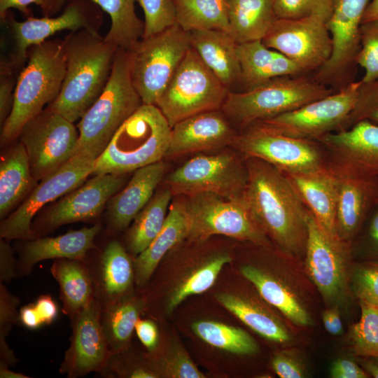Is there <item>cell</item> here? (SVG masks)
I'll use <instances>...</instances> for the list:
<instances>
[{
  "label": "cell",
  "mask_w": 378,
  "mask_h": 378,
  "mask_svg": "<svg viewBox=\"0 0 378 378\" xmlns=\"http://www.w3.org/2000/svg\"><path fill=\"white\" fill-rule=\"evenodd\" d=\"M272 365L281 378H301L305 377V370L301 363L290 354L281 353L274 356Z\"/></svg>",
  "instance_id": "cell-52"
},
{
  "label": "cell",
  "mask_w": 378,
  "mask_h": 378,
  "mask_svg": "<svg viewBox=\"0 0 378 378\" xmlns=\"http://www.w3.org/2000/svg\"><path fill=\"white\" fill-rule=\"evenodd\" d=\"M135 332L148 351L153 352L156 349L159 340L158 330L152 321L139 318L135 326Z\"/></svg>",
  "instance_id": "cell-54"
},
{
  "label": "cell",
  "mask_w": 378,
  "mask_h": 378,
  "mask_svg": "<svg viewBox=\"0 0 378 378\" xmlns=\"http://www.w3.org/2000/svg\"><path fill=\"white\" fill-rule=\"evenodd\" d=\"M247 185L243 195L253 218L286 253L304 255L308 209L287 175L257 158L245 159Z\"/></svg>",
  "instance_id": "cell-1"
},
{
  "label": "cell",
  "mask_w": 378,
  "mask_h": 378,
  "mask_svg": "<svg viewBox=\"0 0 378 378\" xmlns=\"http://www.w3.org/2000/svg\"><path fill=\"white\" fill-rule=\"evenodd\" d=\"M34 304L43 325H50L55 321L58 307L50 295H40Z\"/></svg>",
  "instance_id": "cell-56"
},
{
  "label": "cell",
  "mask_w": 378,
  "mask_h": 378,
  "mask_svg": "<svg viewBox=\"0 0 378 378\" xmlns=\"http://www.w3.org/2000/svg\"><path fill=\"white\" fill-rule=\"evenodd\" d=\"M274 0H228V33L237 44L262 41L278 19Z\"/></svg>",
  "instance_id": "cell-33"
},
{
  "label": "cell",
  "mask_w": 378,
  "mask_h": 378,
  "mask_svg": "<svg viewBox=\"0 0 378 378\" xmlns=\"http://www.w3.org/2000/svg\"><path fill=\"white\" fill-rule=\"evenodd\" d=\"M368 375L363 368L347 358L337 359L330 369V377L333 378H366Z\"/></svg>",
  "instance_id": "cell-55"
},
{
  "label": "cell",
  "mask_w": 378,
  "mask_h": 378,
  "mask_svg": "<svg viewBox=\"0 0 378 378\" xmlns=\"http://www.w3.org/2000/svg\"><path fill=\"white\" fill-rule=\"evenodd\" d=\"M353 286L360 302L378 307V265L357 270L354 275Z\"/></svg>",
  "instance_id": "cell-49"
},
{
  "label": "cell",
  "mask_w": 378,
  "mask_h": 378,
  "mask_svg": "<svg viewBox=\"0 0 378 378\" xmlns=\"http://www.w3.org/2000/svg\"><path fill=\"white\" fill-rule=\"evenodd\" d=\"M232 146L246 158L263 160L284 173H309L328 167L322 145L286 135L261 122L243 129Z\"/></svg>",
  "instance_id": "cell-9"
},
{
  "label": "cell",
  "mask_w": 378,
  "mask_h": 378,
  "mask_svg": "<svg viewBox=\"0 0 378 378\" xmlns=\"http://www.w3.org/2000/svg\"><path fill=\"white\" fill-rule=\"evenodd\" d=\"M241 272L266 302L277 308L295 325L307 326L311 323L305 308L281 281L252 265L242 267Z\"/></svg>",
  "instance_id": "cell-34"
},
{
  "label": "cell",
  "mask_w": 378,
  "mask_h": 378,
  "mask_svg": "<svg viewBox=\"0 0 378 378\" xmlns=\"http://www.w3.org/2000/svg\"><path fill=\"white\" fill-rule=\"evenodd\" d=\"M20 303L19 298L10 293L4 284L0 283V368H9L17 362L6 337L13 327L20 324L18 312Z\"/></svg>",
  "instance_id": "cell-43"
},
{
  "label": "cell",
  "mask_w": 378,
  "mask_h": 378,
  "mask_svg": "<svg viewBox=\"0 0 378 378\" xmlns=\"http://www.w3.org/2000/svg\"><path fill=\"white\" fill-rule=\"evenodd\" d=\"M5 22L9 24L15 42V51L11 60L19 69L24 67L31 46L44 42L59 31L87 29L99 34L103 13L90 0H71L62 13L55 17L29 16L24 21H17L8 14Z\"/></svg>",
  "instance_id": "cell-18"
},
{
  "label": "cell",
  "mask_w": 378,
  "mask_h": 378,
  "mask_svg": "<svg viewBox=\"0 0 378 378\" xmlns=\"http://www.w3.org/2000/svg\"><path fill=\"white\" fill-rule=\"evenodd\" d=\"M85 262L102 307L129 295L135 281L134 265L119 241H109L97 260Z\"/></svg>",
  "instance_id": "cell-24"
},
{
  "label": "cell",
  "mask_w": 378,
  "mask_h": 378,
  "mask_svg": "<svg viewBox=\"0 0 378 378\" xmlns=\"http://www.w3.org/2000/svg\"><path fill=\"white\" fill-rule=\"evenodd\" d=\"M95 158L76 153L63 167L35 186L23 202L0 225V237L8 241L36 238L32 220L46 204L80 186L92 174Z\"/></svg>",
  "instance_id": "cell-13"
},
{
  "label": "cell",
  "mask_w": 378,
  "mask_h": 378,
  "mask_svg": "<svg viewBox=\"0 0 378 378\" xmlns=\"http://www.w3.org/2000/svg\"><path fill=\"white\" fill-rule=\"evenodd\" d=\"M50 272L59 285L62 312L70 320L96 298L85 260L55 259L50 267Z\"/></svg>",
  "instance_id": "cell-31"
},
{
  "label": "cell",
  "mask_w": 378,
  "mask_h": 378,
  "mask_svg": "<svg viewBox=\"0 0 378 378\" xmlns=\"http://www.w3.org/2000/svg\"><path fill=\"white\" fill-rule=\"evenodd\" d=\"M173 195L165 187L157 191L133 220L126 237L130 252L138 255L156 237L165 222Z\"/></svg>",
  "instance_id": "cell-37"
},
{
  "label": "cell",
  "mask_w": 378,
  "mask_h": 378,
  "mask_svg": "<svg viewBox=\"0 0 378 378\" xmlns=\"http://www.w3.org/2000/svg\"><path fill=\"white\" fill-rule=\"evenodd\" d=\"M20 325L29 330H36L43 326L34 303L23 306L19 311Z\"/></svg>",
  "instance_id": "cell-57"
},
{
  "label": "cell",
  "mask_w": 378,
  "mask_h": 378,
  "mask_svg": "<svg viewBox=\"0 0 378 378\" xmlns=\"http://www.w3.org/2000/svg\"><path fill=\"white\" fill-rule=\"evenodd\" d=\"M144 302V300L127 295L102 307L101 324L111 353L127 348Z\"/></svg>",
  "instance_id": "cell-35"
},
{
  "label": "cell",
  "mask_w": 378,
  "mask_h": 378,
  "mask_svg": "<svg viewBox=\"0 0 378 378\" xmlns=\"http://www.w3.org/2000/svg\"><path fill=\"white\" fill-rule=\"evenodd\" d=\"M27 60L18 77L11 112L1 125V144L13 143L24 125L56 99L64 79L62 40L50 39L31 46Z\"/></svg>",
  "instance_id": "cell-3"
},
{
  "label": "cell",
  "mask_w": 378,
  "mask_h": 378,
  "mask_svg": "<svg viewBox=\"0 0 378 378\" xmlns=\"http://www.w3.org/2000/svg\"><path fill=\"white\" fill-rule=\"evenodd\" d=\"M27 153L21 142L13 144L0 162V217L4 219L36 186Z\"/></svg>",
  "instance_id": "cell-32"
},
{
  "label": "cell",
  "mask_w": 378,
  "mask_h": 378,
  "mask_svg": "<svg viewBox=\"0 0 378 378\" xmlns=\"http://www.w3.org/2000/svg\"><path fill=\"white\" fill-rule=\"evenodd\" d=\"M188 234L189 220L183 196L171 204L160 232L134 260L135 283L139 288L148 282L162 258Z\"/></svg>",
  "instance_id": "cell-27"
},
{
  "label": "cell",
  "mask_w": 378,
  "mask_h": 378,
  "mask_svg": "<svg viewBox=\"0 0 378 378\" xmlns=\"http://www.w3.org/2000/svg\"><path fill=\"white\" fill-rule=\"evenodd\" d=\"M141 104L132 82L130 51L118 48L104 90L76 125L79 138L76 153L97 159Z\"/></svg>",
  "instance_id": "cell-5"
},
{
  "label": "cell",
  "mask_w": 378,
  "mask_h": 378,
  "mask_svg": "<svg viewBox=\"0 0 378 378\" xmlns=\"http://www.w3.org/2000/svg\"><path fill=\"white\" fill-rule=\"evenodd\" d=\"M155 370L174 378H204L192 360L186 353L177 351L167 358L158 361L151 360Z\"/></svg>",
  "instance_id": "cell-48"
},
{
  "label": "cell",
  "mask_w": 378,
  "mask_h": 378,
  "mask_svg": "<svg viewBox=\"0 0 378 378\" xmlns=\"http://www.w3.org/2000/svg\"><path fill=\"white\" fill-rule=\"evenodd\" d=\"M144 13L143 37L158 33L176 23L173 0H139Z\"/></svg>",
  "instance_id": "cell-46"
},
{
  "label": "cell",
  "mask_w": 378,
  "mask_h": 378,
  "mask_svg": "<svg viewBox=\"0 0 378 378\" xmlns=\"http://www.w3.org/2000/svg\"><path fill=\"white\" fill-rule=\"evenodd\" d=\"M241 80L247 89L273 78L301 75L303 72L281 52L267 47L262 41L237 44Z\"/></svg>",
  "instance_id": "cell-30"
},
{
  "label": "cell",
  "mask_w": 378,
  "mask_h": 378,
  "mask_svg": "<svg viewBox=\"0 0 378 378\" xmlns=\"http://www.w3.org/2000/svg\"><path fill=\"white\" fill-rule=\"evenodd\" d=\"M190 48L189 32L175 23L130 51L132 82L144 104L155 106Z\"/></svg>",
  "instance_id": "cell-8"
},
{
  "label": "cell",
  "mask_w": 378,
  "mask_h": 378,
  "mask_svg": "<svg viewBox=\"0 0 378 378\" xmlns=\"http://www.w3.org/2000/svg\"><path fill=\"white\" fill-rule=\"evenodd\" d=\"M368 241L371 253L378 258V206L370 221L368 230Z\"/></svg>",
  "instance_id": "cell-59"
},
{
  "label": "cell",
  "mask_w": 378,
  "mask_h": 378,
  "mask_svg": "<svg viewBox=\"0 0 378 378\" xmlns=\"http://www.w3.org/2000/svg\"><path fill=\"white\" fill-rule=\"evenodd\" d=\"M322 319L326 330L332 335H339L342 331V323L340 314L337 307H332L324 311Z\"/></svg>",
  "instance_id": "cell-58"
},
{
  "label": "cell",
  "mask_w": 378,
  "mask_h": 378,
  "mask_svg": "<svg viewBox=\"0 0 378 378\" xmlns=\"http://www.w3.org/2000/svg\"><path fill=\"white\" fill-rule=\"evenodd\" d=\"M355 63L365 69L363 83L378 79V20L360 24V49Z\"/></svg>",
  "instance_id": "cell-44"
},
{
  "label": "cell",
  "mask_w": 378,
  "mask_h": 378,
  "mask_svg": "<svg viewBox=\"0 0 378 378\" xmlns=\"http://www.w3.org/2000/svg\"><path fill=\"white\" fill-rule=\"evenodd\" d=\"M231 260L230 255L227 253L217 255L192 272L170 295L167 304V312L173 311L188 297L200 294L209 289L216 281L224 265Z\"/></svg>",
  "instance_id": "cell-41"
},
{
  "label": "cell",
  "mask_w": 378,
  "mask_h": 378,
  "mask_svg": "<svg viewBox=\"0 0 378 378\" xmlns=\"http://www.w3.org/2000/svg\"><path fill=\"white\" fill-rule=\"evenodd\" d=\"M305 265L307 273L323 298H342L348 286L350 242L324 227L308 210Z\"/></svg>",
  "instance_id": "cell-15"
},
{
  "label": "cell",
  "mask_w": 378,
  "mask_h": 378,
  "mask_svg": "<svg viewBox=\"0 0 378 378\" xmlns=\"http://www.w3.org/2000/svg\"><path fill=\"white\" fill-rule=\"evenodd\" d=\"M19 276L18 261L14 258V252L8 240H0V283L10 282Z\"/></svg>",
  "instance_id": "cell-53"
},
{
  "label": "cell",
  "mask_w": 378,
  "mask_h": 378,
  "mask_svg": "<svg viewBox=\"0 0 378 378\" xmlns=\"http://www.w3.org/2000/svg\"><path fill=\"white\" fill-rule=\"evenodd\" d=\"M102 304L95 298L71 319L72 333L59 372L69 378L99 372L111 354L101 324Z\"/></svg>",
  "instance_id": "cell-20"
},
{
  "label": "cell",
  "mask_w": 378,
  "mask_h": 378,
  "mask_svg": "<svg viewBox=\"0 0 378 378\" xmlns=\"http://www.w3.org/2000/svg\"><path fill=\"white\" fill-rule=\"evenodd\" d=\"M247 181L245 159L231 150L193 157L165 178L173 195L206 192L232 200L243 197Z\"/></svg>",
  "instance_id": "cell-11"
},
{
  "label": "cell",
  "mask_w": 378,
  "mask_h": 378,
  "mask_svg": "<svg viewBox=\"0 0 378 378\" xmlns=\"http://www.w3.org/2000/svg\"><path fill=\"white\" fill-rule=\"evenodd\" d=\"M228 92L191 47L155 106L172 127L195 114L221 109Z\"/></svg>",
  "instance_id": "cell-7"
},
{
  "label": "cell",
  "mask_w": 378,
  "mask_h": 378,
  "mask_svg": "<svg viewBox=\"0 0 378 378\" xmlns=\"http://www.w3.org/2000/svg\"><path fill=\"white\" fill-rule=\"evenodd\" d=\"M18 69L10 59L1 60L0 65V122L2 125L10 115L18 78L15 72Z\"/></svg>",
  "instance_id": "cell-50"
},
{
  "label": "cell",
  "mask_w": 378,
  "mask_h": 378,
  "mask_svg": "<svg viewBox=\"0 0 378 378\" xmlns=\"http://www.w3.org/2000/svg\"><path fill=\"white\" fill-rule=\"evenodd\" d=\"M335 90L307 77L287 76L247 89L230 92L221 107L234 123L244 129L255 122L299 108Z\"/></svg>",
  "instance_id": "cell-6"
},
{
  "label": "cell",
  "mask_w": 378,
  "mask_h": 378,
  "mask_svg": "<svg viewBox=\"0 0 378 378\" xmlns=\"http://www.w3.org/2000/svg\"><path fill=\"white\" fill-rule=\"evenodd\" d=\"M302 201L328 230L336 233L337 181L329 168L309 173H285Z\"/></svg>",
  "instance_id": "cell-28"
},
{
  "label": "cell",
  "mask_w": 378,
  "mask_h": 378,
  "mask_svg": "<svg viewBox=\"0 0 378 378\" xmlns=\"http://www.w3.org/2000/svg\"><path fill=\"white\" fill-rule=\"evenodd\" d=\"M368 4V0H332V13L326 23L332 52L317 70L314 78L316 81L338 90L353 81L355 57L360 49V27Z\"/></svg>",
  "instance_id": "cell-17"
},
{
  "label": "cell",
  "mask_w": 378,
  "mask_h": 378,
  "mask_svg": "<svg viewBox=\"0 0 378 378\" xmlns=\"http://www.w3.org/2000/svg\"><path fill=\"white\" fill-rule=\"evenodd\" d=\"M106 13L111 24L104 36L118 48L130 51L143 38L145 23L136 14L134 4L139 0H90Z\"/></svg>",
  "instance_id": "cell-38"
},
{
  "label": "cell",
  "mask_w": 378,
  "mask_h": 378,
  "mask_svg": "<svg viewBox=\"0 0 378 378\" xmlns=\"http://www.w3.org/2000/svg\"><path fill=\"white\" fill-rule=\"evenodd\" d=\"M333 173L337 181L336 232L351 242L369 213L378 206V178Z\"/></svg>",
  "instance_id": "cell-23"
},
{
  "label": "cell",
  "mask_w": 378,
  "mask_h": 378,
  "mask_svg": "<svg viewBox=\"0 0 378 378\" xmlns=\"http://www.w3.org/2000/svg\"><path fill=\"white\" fill-rule=\"evenodd\" d=\"M167 170L162 160L134 171L127 186L108 202L109 226L115 231L125 230L150 201Z\"/></svg>",
  "instance_id": "cell-26"
},
{
  "label": "cell",
  "mask_w": 378,
  "mask_h": 378,
  "mask_svg": "<svg viewBox=\"0 0 378 378\" xmlns=\"http://www.w3.org/2000/svg\"><path fill=\"white\" fill-rule=\"evenodd\" d=\"M100 230L101 226L94 225L57 237L25 240L19 251V276L29 275L36 264L45 260L69 258L85 260L88 253L96 248L94 239Z\"/></svg>",
  "instance_id": "cell-25"
},
{
  "label": "cell",
  "mask_w": 378,
  "mask_h": 378,
  "mask_svg": "<svg viewBox=\"0 0 378 378\" xmlns=\"http://www.w3.org/2000/svg\"><path fill=\"white\" fill-rule=\"evenodd\" d=\"M317 141L325 149L333 172L378 178V124L360 120Z\"/></svg>",
  "instance_id": "cell-19"
},
{
  "label": "cell",
  "mask_w": 378,
  "mask_h": 378,
  "mask_svg": "<svg viewBox=\"0 0 378 378\" xmlns=\"http://www.w3.org/2000/svg\"><path fill=\"white\" fill-rule=\"evenodd\" d=\"M360 318L351 329L352 349L363 357H378V307L360 302Z\"/></svg>",
  "instance_id": "cell-42"
},
{
  "label": "cell",
  "mask_w": 378,
  "mask_h": 378,
  "mask_svg": "<svg viewBox=\"0 0 378 378\" xmlns=\"http://www.w3.org/2000/svg\"><path fill=\"white\" fill-rule=\"evenodd\" d=\"M1 378H29L26 374L14 372L8 369V368H0Z\"/></svg>",
  "instance_id": "cell-62"
},
{
  "label": "cell",
  "mask_w": 378,
  "mask_h": 378,
  "mask_svg": "<svg viewBox=\"0 0 378 378\" xmlns=\"http://www.w3.org/2000/svg\"><path fill=\"white\" fill-rule=\"evenodd\" d=\"M364 120L378 124V79L368 83L362 81L355 106L342 130Z\"/></svg>",
  "instance_id": "cell-47"
},
{
  "label": "cell",
  "mask_w": 378,
  "mask_h": 378,
  "mask_svg": "<svg viewBox=\"0 0 378 378\" xmlns=\"http://www.w3.org/2000/svg\"><path fill=\"white\" fill-rule=\"evenodd\" d=\"M62 41L65 76L59 95L47 107L75 122L104 90L118 48L87 29L71 31Z\"/></svg>",
  "instance_id": "cell-2"
},
{
  "label": "cell",
  "mask_w": 378,
  "mask_h": 378,
  "mask_svg": "<svg viewBox=\"0 0 378 378\" xmlns=\"http://www.w3.org/2000/svg\"><path fill=\"white\" fill-rule=\"evenodd\" d=\"M378 20V0H372L368 4L364 12L362 23Z\"/></svg>",
  "instance_id": "cell-61"
},
{
  "label": "cell",
  "mask_w": 378,
  "mask_h": 378,
  "mask_svg": "<svg viewBox=\"0 0 378 378\" xmlns=\"http://www.w3.org/2000/svg\"><path fill=\"white\" fill-rule=\"evenodd\" d=\"M274 7L278 18L299 19L314 15L327 23L332 13V0H274Z\"/></svg>",
  "instance_id": "cell-45"
},
{
  "label": "cell",
  "mask_w": 378,
  "mask_h": 378,
  "mask_svg": "<svg viewBox=\"0 0 378 378\" xmlns=\"http://www.w3.org/2000/svg\"><path fill=\"white\" fill-rule=\"evenodd\" d=\"M262 41L293 61L303 73L319 69L332 52L326 22L314 15L299 19L278 18Z\"/></svg>",
  "instance_id": "cell-16"
},
{
  "label": "cell",
  "mask_w": 378,
  "mask_h": 378,
  "mask_svg": "<svg viewBox=\"0 0 378 378\" xmlns=\"http://www.w3.org/2000/svg\"><path fill=\"white\" fill-rule=\"evenodd\" d=\"M216 299L227 310L262 337L279 343L290 340V334L284 324L256 302L231 293H220L216 295Z\"/></svg>",
  "instance_id": "cell-36"
},
{
  "label": "cell",
  "mask_w": 378,
  "mask_h": 378,
  "mask_svg": "<svg viewBox=\"0 0 378 378\" xmlns=\"http://www.w3.org/2000/svg\"><path fill=\"white\" fill-rule=\"evenodd\" d=\"M361 83V80L351 81L325 97L258 122L286 135L317 141L328 133L343 129L356 102Z\"/></svg>",
  "instance_id": "cell-14"
},
{
  "label": "cell",
  "mask_w": 378,
  "mask_h": 378,
  "mask_svg": "<svg viewBox=\"0 0 378 378\" xmlns=\"http://www.w3.org/2000/svg\"><path fill=\"white\" fill-rule=\"evenodd\" d=\"M171 130L156 106L141 104L95 160L92 174L125 175L161 161L169 147Z\"/></svg>",
  "instance_id": "cell-4"
},
{
  "label": "cell",
  "mask_w": 378,
  "mask_h": 378,
  "mask_svg": "<svg viewBox=\"0 0 378 378\" xmlns=\"http://www.w3.org/2000/svg\"><path fill=\"white\" fill-rule=\"evenodd\" d=\"M71 0H0V17L5 22L11 8L18 9L27 17L31 16L28 6H38L44 17H52L64 9Z\"/></svg>",
  "instance_id": "cell-51"
},
{
  "label": "cell",
  "mask_w": 378,
  "mask_h": 378,
  "mask_svg": "<svg viewBox=\"0 0 378 378\" xmlns=\"http://www.w3.org/2000/svg\"><path fill=\"white\" fill-rule=\"evenodd\" d=\"M18 138L27 153L33 176L41 181L75 155L79 132L74 122L46 107L24 125Z\"/></svg>",
  "instance_id": "cell-12"
},
{
  "label": "cell",
  "mask_w": 378,
  "mask_h": 378,
  "mask_svg": "<svg viewBox=\"0 0 378 378\" xmlns=\"http://www.w3.org/2000/svg\"><path fill=\"white\" fill-rule=\"evenodd\" d=\"M192 328L205 342L233 354L250 355L258 349L254 339L239 328L214 321H198Z\"/></svg>",
  "instance_id": "cell-40"
},
{
  "label": "cell",
  "mask_w": 378,
  "mask_h": 378,
  "mask_svg": "<svg viewBox=\"0 0 378 378\" xmlns=\"http://www.w3.org/2000/svg\"><path fill=\"white\" fill-rule=\"evenodd\" d=\"M190 46L204 64L227 88L241 80L237 43L223 30H195L189 32Z\"/></svg>",
  "instance_id": "cell-29"
},
{
  "label": "cell",
  "mask_w": 378,
  "mask_h": 378,
  "mask_svg": "<svg viewBox=\"0 0 378 378\" xmlns=\"http://www.w3.org/2000/svg\"><path fill=\"white\" fill-rule=\"evenodd\" d=\"M189 220L188 237L203 241L220 234L256 245L267 244L265 233L253 218L244 197L227 199L212 192L183 196Z\"/></svg>",
  "instance_id": "cell-10"
},
{
  "label": "cell",
  "mask_w": 378,
  "mask_h": 378,
  "mask_svg": "<svg viewBox=\"0 0 378 378\" xmlns=\"http://www.w3.org/2000/svg\"><path fill=\"white\" fill-rule=\"evenodd\" d=\"M176 23L184 31L228 32V0H173Z\"/></svg>",
  "instance_id": "cell-39"
},
{
  "label": "cell",
  "mask_w": 378,
  "mask_h": 378,
  "mask_svg": "<svg viewBox=\"0 0 378 378\" xmlns=\"http://www.w3.org/2000/svg\"><path fill=\"white\" fill-rule=\"evenodd\" d=\"M237 134L223 111L197 113L172 127L166 157L175 158L232 146Z\"/></svg>",
  "instance_id": "cell-22"
},
{
  "label": "cell",
  "mask_w": 378,
  "mask_h": 378,
  "mask_svg": "<svg viewBox=\"0 0 378 378\" xmlns=\"http://www.w3.org/2000/svg\"><path fill=\"white\" fill-rule=\"evenodd\" d=\"M361 365L365 372L374 378H378V357H364Z\"/></svg>",
  "instance_id": "cell-60"
},
{
  "label": "cell",
  "mask_w": 378,
  "mask_h": 378,
  "mask_svg": "<svg viewBox=\"0 0 378 378\" xmlns=\"http://www.w3.org/2000/svg\"><path fill=\"white\" fill-rule=\"evenodd\" d=\"M124 175L97 174L50 207L39 224L41 230L88 221L97 217L124 183Z\"/></svg>",
  "instance_id": "cell-21"
}]
</instances>
